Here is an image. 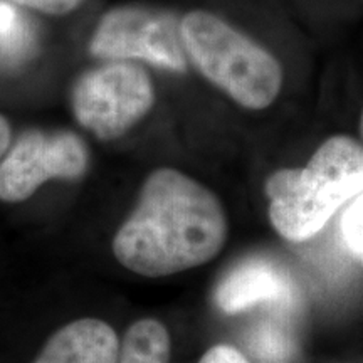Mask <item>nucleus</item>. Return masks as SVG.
<instances>
[{"label": "nucleus", "instance_id": "f257e3e1", "mask_svg": "<svg viewBox=\"0 0 363 363\" xmlns=\"http://www.w3.org/2000/svg\"><path fill=\"white\" fill-rule=\"evenodd\" d=\"M227 233L225 211L212 190L175 169H158L118 229L113 252L135 274L163 278L214 259Z\"/></svg>", "mask_w": 363, "mask_h": 363}, {"label": "nucleus", "instance_id": "f03ea898", "mask_svg": "<svg viewBox=\"0 0 363 363\" xmlns=\"http://www.w3.org/2000/svg\"><path fill=\"white\" fill-rule=\"evenodd\" d=\"M264 192L276 233L293 242L310 239L340 207L363 194V145L347 135L330 136L306 167L267 177Z\"/></svg>", "mask_w": 363, "mask_h": 363}, {"label": "nucleus", "instance_id": "7ed1b4c3", "mask_svg": "<svg viewBox=\"0 0 363 363\" xmlns=\"http://www.w3.org/2000/svg\"><path fill=\"white\" fill-rule=\"evenodd\" d=\"M180 30L192 65L235 103L247 110H264L276 101L283 69L261 44L203 11L187 13Z\"/></svg>", "mask_w": 363, "mask_h": 363}, {"label": "nucleus", "instance_id": "20e7f679", "mask_svg": "<svg viewBox=\"0 0 363 363\" xmlns=\"http://www.w3.org/2000/svg\"><path fill=\"white\" fill-rule=\"evenodd\" d=\"M155 91L147 71L130 62L89 71L72 91L78 121L101 140L126 133L152 110Z\"/></svg>", "mask_w": 363, "mask_h": 363}, {"label": "nucleus", "instance_id": "39448f33", "mask_svg": "<svg viewBox=\"0 0 363 363\" xmlns=\"http://www.w3.org/2000/svg\"><path fill=\"white\" fill-rule=\"evenodd\" d=\"M91 52L106 59H142L177 72L187 67L180 22L169 12L147 7L108 12L91 40Z\"/></svg>", "mask_w": 363, "mask_h": 363}, {"label": "nucleus", "instance_id": "423d86ee", "mask_svg": "<svg viewBox=\"0 0 363 363\" xmlns=\"http://www.w3.org/2000/svg\"><path fill=\"white\" fill-rule=\"evenodd\" d=\"M88 162L86 145L71 131H27L0 163V201L22 202L45 182L79 179Z\"/></svg>", "mask_w": 363, "mask_h": 363}, {"label": "nucleus", "instance_id": "0eeeda50", "mask_svg": "<svg viewBox=\"0 0 363 363\" xmlns=\"http://www.w3.org/2000/svg\"><path fill=\"white\" fill-rule=\"evenodd\" d=\"M293 298L288 274L266 259H249L234 267L216 289V305L227 315L259 303H283Z\"/></svg>", "mask_w": 363, "mask_h": 363}, {"label": "nucleus", "instance_id": "6e6552de", "mask_svg": "<svg viewBox=\"0 0 363 363\" xmlns=\"http://www.w3.org/2000/svg\"><path fill=\"white\" fill-rule=\"evenodd\" d=\"M120 340L110 325L83 318L59 328L34 363H118Z\"/></svg>", "mask_w": 363, "mask_h": 363}, {"label": "nucleus", "instance_id": "1a4fd4ad", "mask_svg": "<svg viewBox=\"0 0 363 363\" xmlns=\"http://www.w3.org/2000/svg\"><path fill=\"white\" fill-rule=\"evenodd\" d=\"M118 363H170V335L160 321L133 323L120 345Z\"/></svg>", "mask_w": 363, "mask_h": 363}, {"label": "nucleus", "instance_id": "9d476101", "mask_svg": "<svg viewBox=\"0 0 363 363\" xmlns=\"http://www.w3.org/2000/svg\"><path fill=\"white\" fill-rule=\"evenodd\" d=\"M34 30L12 4L0 0V61L21 65L34 51Z\"/></svg>", "mask_w": 363, "mask_h": 363}, {"label": "nucleus", "instance_id": "9b49d317", "mask_svg": "<svg viewBox=\"0 0 363 363\" xmlns=\"http://www.w3.org/2000/svg\"><path fill=\"white\" fill-rule=\"evenodd\" d=\"M249 348L264 362L281 363L293 355V343L283 331L272 326H261L249 338Z\"/></svg>", "mask_w": 363, "mask_h": 363}, {"label": "nucleus", "instance_id": "f8f14e48", "mask_svg": "<svg viewBox=\"0 0 363 363\" xmlns=\"http://www.w3.org/2000/svg\"><path fill=\"white\" fill-rule=\"evenodd\" d=\"M343 242L355 259L363 264V194L353 199L342 219Z\"/></svg>", "mask_w": 363, "mask_h": 363}, {"label": "nucleus", "instance_id": "ddd939ff", "mask_svg": "<svg viewBox=\"0 0 363 363\" xmlns=\"http://www.w3.org/2000/svg\"><path fill=\"white\" fill-rule=\"evenodd\" d=\"M13 2L45 13H66L78 7L81 0H13Z\"/></svg>", "mask_w": 363, "mask_h": 363}, {"label": "nucleus", "instance_id": "4468645a", "mask_svg": "<svg viewBox=\"0 0 363 363\" xmlns=\"http://www.w3.org/2000/svg\"><path fill=\"white\" fill-rule=\"evenodd\" d=\"M199 363H249L246 357L229 345H216L201 358Z\"/></svg>", "mask_w": 363, "mask_h": 363}, {"label": "nucleus", "instance_id": "2eb2a0df", "mask_svg": "<svg viewBox=\"0 0 363 363\" xmlns=\"http://www.w3.org/2000/svg\"><path fill=\"white\" fill-rule=\"evenodd\" d=\"M9 145H11V126L6 118L0 116V158L6 155Z\"/></svg>", "mask_w": 363, "mask_h": 363}, {"label": "nucleus", "instance_id": "dca6fc26", "mask_svg": "<svg viewBox=\"0 0 363 363\" xmlns=\"http://www.w3.org/2000/svg\"><path fill=\"white\" fill-rule=\"evenodd\" d=\"M360 135L363 138V110H362V116H360Z\"/></svg>", "mask_w": 363, "mask_h": 363}]
</instances>
